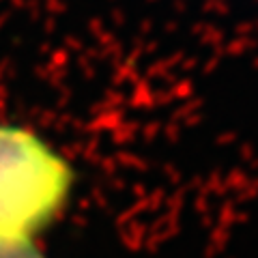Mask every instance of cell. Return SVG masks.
Wrapping results in <instances>:
<instances>
[{
  "label": "cell",
  "instance_id": "6da1fadb",
  "mask_svg": "<svg viewBox=\"0 0 258 258\" xmlns=\"http://www.w3.org/2000/svg\"><path fill=\"white\" fill-rule=\"evenodd\" d=\"M74 172L28 129L0 125V243L30 239L64 205Z\"/></svg>",
  "mask_w": 258,
  "mask_h": 258
},
{
  "label": "cell",
  "instance_id": "7a4b0ae2",
  "mask_svg": "<svg viewBox=\"0 0 258 258\" xmlns=\"http://www.w3.org/2000/svg\"><path fill=\"white\" fill-rule=\"evenodd\" d=\"M0 258H43V254L32 245L30 239H24V241H3L0 243Z\"/></svg>",
  "mask_w": 258,
  "mask_h": 258
}]
</instances>
